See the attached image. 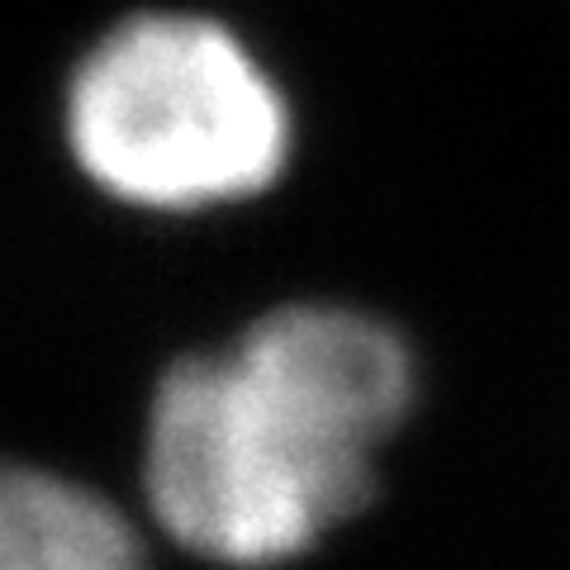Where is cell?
I'll return each mask as SVG.
<instances>
[{
	"label": "cell",
	"instance_id": "cell-3",
	"mask_svg": "<svg viewBox=\"0 0 570 570\" xmlns=\"http://www.w3.org/2000/svg\"><path fill=\"white\" fill-rule=\"evenodd\" d=\"M0 570H142L124 513L48 471H10L0 490Z\"/></svg>",
	"mask_w": 570,
	"mask_h": 570
},
{
	"label": "cell",
	"instance_id": "cell-2",
	"mask_svg": "<svg viewBox=\"0 0 570 570\" xmlns=\"http://www.w3.org/2000/svg\"><path fill=\"white\" fill-rule=\"evenodd\" d=\"M67 142L115 200L205 209L276 181L291 153V115L224 24L200 14H134L71 77Z\"/></svg>",
	"mask_w": 570,
	"mask_h": 570
},
{
	"label": "cell",
	"instance_id": "cell-1",
	"mask_svg": "<svg viewBox=\"0 0 570 570\" xmlns=\"http://www.w3.org/2000/svg\"><path fill=\"white\" fill-rule=\"evenodd\" d=\"M414 400V362L343 305L262 314L219 356L176 362L153 395L142 490L171 542L219 566L309 551L371 499V461Z\"/></svg>",
	"mask_w": 570,
	"mask_h": 570
}]
</instances>
